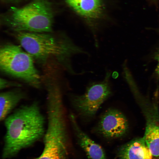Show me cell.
Instances as JSON below:
<instances>
[{"label": "cell", "mask_w": 159, "mask_h": 159, "mask_svg": "<svg viewBox=\"0 0 159 159\" xmlns=\"http://www.w3.org/2000/svg\"><path fill=\"white\" fill-rule=\"evenodd\" d=\"M6 128L2 156L14 155L44 136L46 119L38 101L23 105L4 120Z\"/></svg>", "instance_id": "obj_1"}, {"label": "cell", "mask_w": 159, "mask_h": 159, "mask_svg": "<svg viewBox=\"0 0 159 159\" xmlns=\"http://www.w3.org/2000/svg\"><path fill=\"white\" fill-rule=\"evenodd\" d=\"M14 33L21 47L32 57L42 62L50 58H56L73 75L76 72L72 67L71 59L78 54L87 53L64 34L56 36L49 33L19 32Z\"/></svg>", "instance_id": "obj_2"}, {"label": "cell", "mask_w": 159, "mask_h": 159, "mask_svg": "<svg viewBox=\"0 0 159 159\" xmlns=\"http://www.w3.org/2000/svg\"><path fill=\"white\" fill-rule=\"evenodd\" d=\"M54 12L51 0H33L21 7L12 6L2 15V23L14 32L49 33Z\"/></svg>", "instance_id": "obj_3"}, {"label": "cell", "mask_w": 159, "mask_h": 159, "mask_svg": "<svg viewBox=\"0 0 159 159\" xmlns=\"http://www.w3.org/2000/svg\"><path fill=\"white\" fill-rule=\"evenodd\" d=\"M0 67L3 72L33 87L39 89L42 85L33 57L19 46L9 44L1 48Z\"/></svg>", "instance_id": "obj_4"}, {"label": "cell", "mask_w": 159, "mask_h": 159, "mask_svg": "<svg viewBox=\"0 0 159 159\" xmlns=\"http://www.w3.org/2000/svg\"><path fill=\"white\" fill-rule=\"evenodd\" d=\"M111 73L109 71H106L102 81L91 84L83 94L72 97L73 105L81 116L87 118L94 116L102 103L111 95Z\"/></svg>", "instance_id": "obj_5"}, {"label": "cell", "mask_w": 159, "mask_h": 159, "mask_svg": "<svg viewBox=\"0 0 159 159\" xmlns=\"http://www.w3.org/2000/svg\"><path fill=\"white\" fill-rule=\"evenodd\" d=\"M128 127L127 120L123 114L116 109L110 108L101 116L96 130L104 137L115 138L124 135Z\"/></svg>", "instance_id": "obj_6"}, {"label": "cell", "mask_w": 159, "mask_h": 159, "mask_svg": "<svg viewBox=\"0 0 159 159\" xmlns=\"http://www.w3.org/2000/svg\"><path fill=\"white\" fill-rule=\"evenodd\" d=\"M69 117L78 143L85 151L88 158L89 159H107L103 148L81 129L74 115L70 113Z\"/></svg>", "instance_id": "obj_7"}, {"label": "cell", "mask_w": 159, "mask_h": 159, "mask_svg": "<svg viewBox=\"0 0 159 159\" xmlns=\"http://www.w3.org/2000/svg\"><path fill=\"white\" fill-rule=\"evenodd\" d=\"M20 87L0 94V120L3 121L10 114L18 104L26 99L27 95Z\"/></svg>", "instance_id": "obj_8"}, {"label": "cell", "mask_w": 159, "mask_h": 159, "mask_svg": "<svg viewBox=\"0 0 159 159\" xmlns=\"http://www.w3.org/2000/svg\"><path fill=\"white\" fill-rule=\"evenodd\" d=\"M66 3L80 15L95 19L98 18L102 11V0H65Z\"/></svg>", "instance_id": "obj_9"}, {"label": "cell", "mask_w": 159, "mask_h": 159, "mask_svg": "<svg viewBox=\"0 0 159 159\" xmlns=\"http://www.w3.org/2000/svg\"><path fill=\"white\" fill-rule=\"evenodd\" d=\"M152 155L143 138L134 140L120 150V159H152Z\"/></svg>", "instance_id": "obj_10"}, {"label": "cell", "mask_w": 159, "mask_h": 159, "mask_svg": "<svg viewBox=\"0 0 159 159\" xmlns=\"http://www.w3.org/2000/svg\"><path fill=\"white\" fill-rule=\"evenodd\" d=\"M143 138L152 155L159 156V125L148 119Z\"/></svg>", "instance_id": "obj_11"}, {"label": "cell", "mask_w": 159, "mask_h": 159, "mask_svg": "<svg viewBox=\"0 0 159 159\" xmlns=\"http://www.w3.org/2000/svg\"><path fill=\"white\" fill-rule=\"evenodd\" d=\"M21 85L17 82L8 81L1 78L0 82V89L2 90L9 87L15 88L21 87Z\"/></svg>", "instance_id": "obj_12"}, {"label": "cell", "mask_w": 159, "mask_h": 159, "mask_svg": "<svg viewBox=\"0 0 159 159\" xmlns=\"http://www.w3.org/2000/svg\"><path fill=\"white\" fill-rule=\"evenodd\" d=\"M153 59L158 62V64L155 70V74L157 78L159 79V47L153 55Z\"/></svg>", "instance_id": "obj_13"}, {"label": "cell", "mask_w": 159, "mask_h": 159, "mask_svg": "<svg viewBox=\"0 0 159 159\" xmlns=\"http://www.w3.org/2000/svg\"><path fill=\"white\" fill-rule=\"evenodd\" d=\"M23 0H9V3H17Z\"/></svg>", "instance_id": "obj_14"}, {"label": "cell", "mask_w": 159, "mask_h": 159, "mask_svg": "<svg viewBox=\"0 0 159 159\" xmlns=\"http://www.w3.org/2000/svg\"><path fill=\"white\" fill-rule=\"evenodd\" d=\"M2 2H5L8 3L9 0H1Z\"/></svg>", "instance_id": "obj_15"}]
</instances>
